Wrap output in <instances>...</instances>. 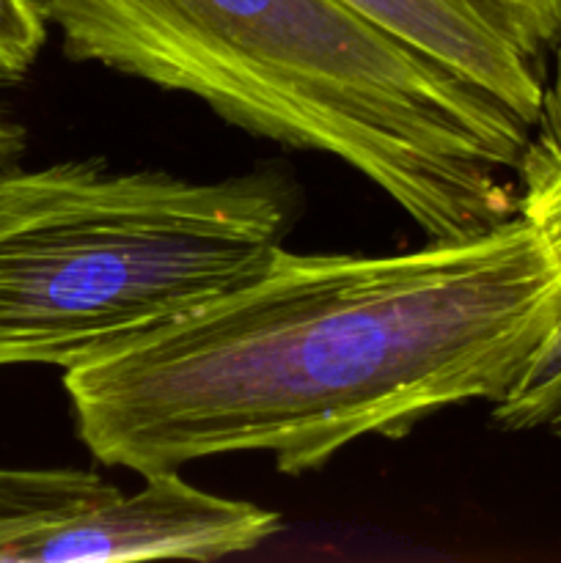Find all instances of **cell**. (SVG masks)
Segmentation results:
<instances>
[{
	"label": "cell",
	"instance_id": "10",
	"mask_svg": "<svg viewBox=\"0 0 561 563\" xmlns=\"http://www.w3.org/2000/svg\"><path fill=\"white\" fill-rule=\"evenodd\" d=\"M11 82L6 80L3 75H0V91L3 88H9ZM22 148V130L16 124H11V121H6L3 115H0V165L9 163L14 154H20Z\"/></svg>",
	"mask_w": 561,
	"mask_h": 563
},
{
	"label": "cell",
	"instance_id": "11",
	"mask_svg": "<svg viewBox=\"0 0 561 563\" xmlns=\"http://www.w3.org/2000/svg\"><path fill=\"white\" fill-rule=\"evenodd\" d=\"M550 429H553V432H556V434H561V418H559V421H556V423H553V427H550Z\"/></svg>",
	"mask_w": 561,
	"mask_h": 563
},
{
	"label": "cell",
	"instance_id": "5",
	"mask_svg": "<svg viewBox=\"0 0 561 563\" xmlns=\"http://www.w3.org/2000/svg\"><path fill=\"white\" fill-rule=\"evenodd\" d=\"M113 489L75 467H0V563H58L75 517Z\"/></svg>",
	"mask_w": 561,
	"mask_h": 563
},
{
	"label": "cell",
	"instance_id": "7",
	"mask_svg": "<svg viewBox=\"0 0 561 563\" xmlns=\"http://www.w3.org/2000/svg\"><path fill=\"white\" fill-rule=\"evenodd\" d=\"M548 240V236H544ZM561 258V236L548 240ZM561 418V319L550 339L534 357L520 383L509 390L506 399L493 405L495 427L506 432H531L550 429Z\"/></svg>",
	"mask_w": 561,
	"mask_h": 563
},
{
	"label": "cell",
	"instance_id": "8",
	"mask_svg": "<svg viewBox=\"0 0 561 563\" xmlns=\"http://www.w3.org/2000/svg\"><path fill=\"white\" fill-rule=\"evenodd\" d=\"M495 31L548 64L561 47V0H465Z\"/></svg>",
	"mask_w": 561,
	"mask_h": 563
},
{
	"label": "cell",
	"instance_id": "6",
	"mask_svg": "<svg viewBox=\"0 0 561 563\" xmlns=\"http://www.w3.org/2000/svg\"><path fill=\"white\" fill-rule=\"evenodd\" d=\"M544 77L542 104L517 159V214L548 240L561 236V47Z\"/></svg>",
	"mask_w": 561,
	"mask_h": 563
},
{
	"label": "cell",
	"instance_id": "3",
	"mask_svg": "<svg viewBox=\"0 0 561 563\" xmlns=\"http://www.w3.org/2000/svg\"><path fill=\"white\" fill-rule=\"evenodd\" d=\"M300 192L105 159L0 165V368H72L215 300L284 245Z\"/></svg>",
	"mask_w": 561,
	"mask_h": 563
},
{
	"label": "cell",
	"instance_id": "1",
	"mask_svg": "<svg viewBox=\"0 0 561 563\" xmlns=\"http://www.w3.org/2000/svg\"><path fill=\"white\" fill-rule=\"evenodd\" d=\"M561 319V258L522 214L402 253H292L64 372L80 443L141 476L267 454L286 476L435 412L498 405Z\"/></svg>",
	"mask_w": 561,
	"mask_h": 563
},
{
	"label": "cell",
	"instance_id": "2",
	"mask_svg": "<svg viewBox=\"0 0 561 563\" xmlns=\"http://www.w3.org/2000/svg\"><path fill=\"white\" fill-rule=\"evenodd\" d=\"M66 58L187 93L256 137L328 154L427 240L517 212L531 126L339 0H38Z\"/></svg>",
	"mask_w": 561,
	"mask_h": 563
},
{
	"label": "cell",
	"instance_id": "4",
	"mask_svg": "<svg viewBox=\"0 0 561 563\" xmlns=\"http://www.w3.org/2000/svg\"><path fill=\"white\" fill-rule=\"evenodd\" d=\"M380 31L495 99L526 126L542 104L548 64L495 31L465 0H339Z\"/></svg>",
	"mask_w": 561,
	"mask_h": 563
},
{
	"label": "cell",
	"instance_id": "9",
	"mask_svg": "<svg viewBox=\"0 0 561 563\" xmlns=\"http://www.w3.org/2000/svg\"><path fill=\"white\" fill-rule=\"evenodd\" d=\"M50 22L38 0H0V75L16 86L47 44Z\"/></svg>",
	"mask_w": 561,
	"mask_h": 563
}]
</instances>
